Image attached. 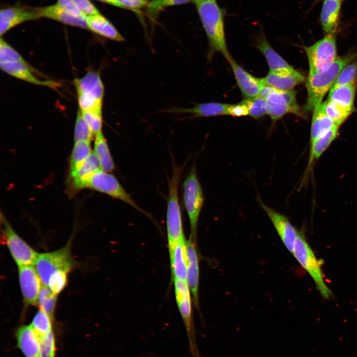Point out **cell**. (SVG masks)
Listing matches in <instances>:
<instances>
[{
  "label": "cell",
  "mask_w": 357,
  "mask_h": 357,
  "mask_svg": "<svg viewBox=\"0 0 357 357\" xmlns=\"http://www.w3.org/2000/svg\"><path fill=\"white\" fill-rule=\"evenodd\" d=\"M185 238L168 247L173 278L186 282L187 257Z\"/></svg>",
  "instance_id": "20"
},
{
  "label": "cell",
  "mask_w": 357,
  "mask_h": 357,
  "mask_svg": "<svg viewBox=\"0 0 357 357\" xmlns=\"http://www.w3.org/2000/svg\"><path fill=\"white\" fill-rule=\"evenodd\" d=\"M80 112L83 119L88 124L93 135L95 136L98 132L102 130L103 123L102 113L91 111Z\"/></svg>",
  "instance_id": "42"
},
{
  "label": "cell",
  "mask_w": 357,
  "mask_h": 357,
  "mask_svg": "<svg viewBox=\"0 0 357 357\" xmlns=\"http://www.w3.org/2000/svg\"><path fill=\"white\" fill-rule=\"evenodd\" d=\"M312 111L310 144L325 135L332 128L339 126L326 115L323 102L316 106Z\"/></svg>",
  "instance_id": "26"
},
{
  "label": "cell",
  "mask_w": 357,
  "mask_h": 357,
  "mask_svg": "<svg viewBox=\"0 0 357 357\" xmlns=\"http://www.w3.org/2000/svg\"><path fill=\"white\" fill-rule=\"evenodd\" d=\"M95 136L93 152L100 162L101 170L111 173L114 170L115 165L102 131L98 132Z\"/></svg>",
  "instance_id": "28"
},
{
  "label": "cell",
  "mask_w": 357,
  "mask_h": 357,
  "mask_svg": "<svg viewBox=\"0 0 357 357\" xmlns=\"http://www.w3.org/2000/svg\"><path fill=\"white\" fill-rule=\"evenodd\" d=\"M93 134L87 123L83 119L80 110L78 112L74 131V142L91 141Z\"/></svg>",
  "instance_id": "37"
},
{
  "label": "cell",
  "mask_w": 357,
  "mask_h": 357,
  "mask_svg": "<svg viewBox=\"0 0 357 357\" xmlns=\"http://www.w3.org/2000/svg\"><path fill=\"white\" fill-rule=\"evenodd\" d=\"M40 18L35 8L19 5L2 8L0 10V35L2 36L18 25Z\"/></svg>",
  "instance_id": "12"
},
{
  "label": "cell",
  "mask_w": 357,
  "mask_h": 357,
  "mask_svg": "<svg viewBox=\"0 0 357 357\" xmlns=\"http://www.w3.org/2000/svg\"><path fill=\"white\" fill-rule=\"evenodd\" d=\"M357 82L331 89L328 99L354 111Z\"/></svg>",
  "instance_id": "30"
},
{
  "label": "cell",
  "mask_w": 357,
  "mask_h": 357,
  "mask_svg": "<svg viewBox=\"0 0 357 357\" xmlns=\"http://www.w3.org/2000/svg\"><path fill=\"white\" fill-rule=\"evenodd\" d=\"M323 103L326 115L340 126L353 113V111L328 99Z\"/></svg>",
  "instance_id": "32"
},
{
  "label": "cell",
  "mask_w": 357,
  "mask_h": 357,
  "mask_svg": "<svg viewBox=\"0 0 357 357\" xmlns=\"http://www.w3.org/2000/svg\"><path fill=\"white\" fill-rule=\"evenodd\" d=\"M258 50L264 56L270 71L294 69L271 46L263 32H261L256 41Z\"/></svg>",
  "instance_id": "25"
},
{
  "label": "cell",
  "mask_w": 357,
  "mask_h": 357,
  "mask_svg": "<svg viewBox=\"0 0 357 357\" xmlns=\"http://www.w3.org/2000/svg\"><path fill=\"white\" fill-rule=\"evenodd\" d=\"M210 0H193V2H194L196 4L202 2L208 1Z\"/></svg>",
  "instance_id": "48"
},
{
  "label": "cell",
  "mask_w": 357,
  "mask_h": 357,
  "mask_svg": "<svg viewBox=\"0 0 357 357\" xmlns=\"http://www.w3.org/2000/svg\"><path fill=\"white\" fill-rule=\"evenodd\" d=\"M261 80L264 84L274 89L289 91L303 82L305 78L299 71L294 68L278 71L270 70Z\"/></svg>",
  "instance_id": "16"
},
{
  "label": "cell",
  "mask_w": 357,
  "mask_h": 357,
  "mask_svg": "<svg viewBox=\"0 0 357 357\" xmlns=\"http://www.w3.org/2000/svg\"><path fill=\"white\" fill-rule=\"evenodd\" d=\"M183 199L189 221L191 231L190 236L195 241L197 226L204 201V196L194 165L183 181Z\"/></svg>",
  "instance_id": "5"
},
{
  "label": "cell",
  "mask_w": 357,
  "mask_h": 357,
  "mask_svg": "<svg viewBox=\"0 0 357 357\" xmlns=\"http://www.w3.org/2000/svg\"><path fill=\"white\" fill-rule=\"evenodd\" d=\"M174 283L175 298L185 328L191 357H200L196 342L189 288L186 281L174 279Z\"/></svg>",
  "instance_id": "6"
},
{
  "label": "cell",
  "mask_w": 357,
  "mask_h": 357,
  "mask_svg": "<svg viewBox=\"0 0 357 357\" xmlns=\"http://www.w3.org/2000/svg\"><path fill=\"white\" fill-rule=\"evenodd\" d=\"M39 339L43 357H56V341L54 332L39 337Z\"/></svg>",
  "instance_id": "43"
},
{
  "label": "cell",
  "mask_w": 357,
  "mask_h": 357,
  "mask_svg": "<svg viewBox=\"0 0 357 357\" xmlns=\"http://www.w3.org/2000/svg\"><path fill=\"white\" fill-rule=\"evenodd\" d=\"M237 85L243 97L250 99L259 96L263 82L252 76L232 58L229 61Z\"/></svg>",
  "instance_id": "14"
},
{
  "label": "cell",
  "mask_w": 357,
  "mask_h": 357,
  "mask_svg": "<svg viewBox=\"0 0 357 357\" xmlns=\"http://www.w3.org/2000/svg\"><path fill=\"white\" fill-rule=\"evenodd\" d=\"M342 1L339 0L323 1L319 21L325 35L337 33Z\"/></svg>",
  "instance_id": "23"
},
{
  "label": "cell",
  "mask_w": 357,
  "mask_h": 357,
  "mask_svg": "<svg viewBox=\"0 0 357 357\" xmlns=\"http://www.w3.org/2000/svg\"><path fill=\"white\" fill-rule=\"evenodd\" d=\"M196 5L210 46L208 56L210 58L213 53L219 52L229 61L232 57L227 45L224 10L219 5L216 0L202 2Z\"/></svg>",
  "instance_id": "1"
},
{
  "label": "cell",
  "mask_w": 357,
  "mask_h": 357,
  "mask_svg": "<svg viewBox=\"0 0 357 357\" xmlns=\"http://www.w3.org/2000/svg\"><path fill=\"white\" fill-rule=\"evenodd\" d=\"M229 104L209 102L198 104L189 108H173L165 112L175 114H190L195 117L228 116Z\"/></svg>",
  "instance_id": "22"
},
{
  "label": "cell",
  "mask_w": 357,
  "mask_h": 357,
  "mask_svg": "<svg viewBox=\"0 0 357 357\" xmlns=\"http://www.w3.org/2000/svg\"><path fill=\"white\" fill-rule=\"evenodd\" d=\"M320 0L324 1V0H315V1H320ZM341 0V1H343L344 0Z\"/></svg>",
  "instance_id": "49"
},
{
  "label": "cell",
  "mask_w": 357,
  "mask_h": 357,
  "mask_svg": "<svg viewBox=\"0 0 357 357\" xmlns=\"http://www.w3.org/2000/svg\"><path fill=\"white\" fill-rule=\"evenodd\" d=\"M100 170V162L93 151L75 176L71 178L73 188L76 190L86 188L92 176Z\"/></svg>",
  "instance_id": "27"
},
{
  "label": "cell",
  "mask_w": 357,
  "mask_h": 357,
  "mask_svg": "<svg viewBox=\"0 0 357 357\" xmlns=\"http://www.w3.org/2000/svg\"><path fill=\"white\" fill-rule=\"evenodd\" d=\"M354 82H357V58L342 69L332 88Z\"/></svg>",
  "instance_id": "36"
},
{
  "label": "cell",
  "mask_w": 357,
  "mask_h": 357,
  "mask_svg": "<svg viewBox=\"0 0 357 357\" xmlns=\"http://www.w3.org/2000/svg\"><path fill=\"white\" fill-rule=\"evenodd\" d=\"M249 115V108L245 100L236 104H230L228 109V116L241 117Z\"/></svg>",
  "instance_id": "45"
},
{
  "label": "cell",
  "mask_w": 357,
  "mask_h": 357,
  "mask_svg": "<svg viewBox=\"0 0 357 357\" xmlns=\"http://www.w3.org/2000/svg\"><path fill=\"white\" fill-rule=\"evenodd\" d=\"M53 320L47 313L40 309L33 317L30 325L38 336L42 337L53 332Z\"/></svg>",
  "instance_id": "33"
},
{
  "label": "cell",
  "mask_w": 357,
  "mask_h": 357,
  "mask_svg": "<svg viewBox=\"0 0 357 357\" xmlns=\"http://www.w3.org/2000/svg\"><path fill=\"white\" fill-rule=\"evenodd\" d=\"M18 278L24 302L28 305L38 303L42 282L35 268L32 265L18 266Z\"/></svg>",
  "instance_id": "13"
},
{
  "label": "cell",
  "mask_w": 357,
  "mask_h": 357,
  "mask_svg": "<svg viewBox=\"0 0 357 357\" xmlns=\"http://www.w3.org/2000/svg\"><path fill=\"white\" fill-rule=\"evenodd\" d=\"M70 243L54 251L38 254L34 265L43 285L47 286L50 276L55 272L61 270L68 273L74 266Z\"/></svg>",
  "instance_id": "7"
},
{
  "label": "cell",
  "mask_w": 357,
  "mask_h": 357,
  "mask_svg": "<svg viewBox=\"0 0 357 357\" xmlns=\"http://www.w3.org/2000/svg\"><path fill=\"white\" fill-rule=\"evenodd\" d=\"M35 8L41 18L50 19L74 27L87 28V16L75 15L57 3Z\"/></svg>",
  "instance_id": "18"
},
{
  "label": "cell",
  "mask_w": 357,
  "mask_h": 357,
  "mask_svg": "<svg viewBox=\"0 0 357 357\" xmlns=\"http://www.w3.org/2000/svg\"><path fill=\"white\" fill-rule=\"evenodd\" d=\"M57 295L53 293L50 288L43 285L41 288L38 303L40 309L47 313L54 319Z\"/></svg>",
  "instance_id": "34"
},
{
  "label": "cell",
  "mask_w": 357,
  "mask_h": 357,
  "mask_svg": "<svg viewBox=\"0 0 357 357\" xmlns=\"http://www.w3.org/2000/svg\"><path fill=\"white\" fill-rule=\"evenodd\" d=\"M249 108V116L254 119H259L267 115L268 103L264 98L257 96L245 99Z\"/></svg>",
  "instance_id": "38"
},
{
  "label": "cell",
  "mask_w": 357,
  "mask_h": 357,
  "mask_svg": "<svg viewBox=\"0 0 357 357\" xmlns=\"http://www.w3.org/2000/svg\"><path fill=\"white\" fill-rule=\"evenodd\" d=\"M195 242L190 236L186 241L187 271L186 282L189 288L195 307H199L198 289L199 282V266L198 256Z\"/></svg>",
  "instance_id": "17"
},
{
  "label": "cell",
  "mask_w": 357,
  "mask_h": 357,
  "mask_svg": "<svg viewBox=\"0 0 357 357\" xmlns=\"http://www.w3.org/2000/svg\"><path fill=\"white\" fill-rule=\"evenodd\" d=\"M0 67L2 70L7 74L27 82L36 85L44 86L52 88H56L59 84L50 80H41L33 74L34 69L27 62H1Z\"/></svg>",
  "instance_id": "19"
},
{
  "label": "cell",
  "mask_w": 357,
  "mask_h": 357,
  "mask_svg": "<svg viewBox=\"0 0 357 357\" xmlns=\"http://www.w3.org/2000/svg\"><path fill=\"white\" fill-rule=\"evenodd\" d=\"M82 13L87 16L100 13L90 0H72Z\"/></svg>",
  "instance_id": "46"
},
{
  "label": "cell",
  "mask_w": 357,
  "mask_h": 357,
  "mask_svg": "<svg viewBox=\"0 0 357 357\" xmlns=\"http://www.w3.org/2000/svg\"><path fill=\"white\" fill-rule=\"evenodd\" d=\"M97 0L115 6V0Z\"/></svg>",
  "instance_id": "47"
},
{
  "label": "cell",
  "mask_w": 357,
  "mask_h": 357,
  "mask_svg": "<svg viewBox=\"0 0 357 357\" xmlns=\"http://www.w3.org/2000/svg\"><path fill=\"white\" fill-rule=\"evenodd\" d=\"M292 254L310 276L321 296L325 299L329 298L332 293L324 282L321 262L317 259L304 235L301 232H298Z\"/></svg>",
  "instance_id": "4"
},
{
  "label": "cell",
  "mask_w": 357,
  "mask_h": 357,
  "mask_svg": "<svg viewBox=\"0 0 357 357\" xmlns=\"http://www.w3.org/2000/svg\"><path fill=\"white\" fill-rule=\"evenodd\" d=\"M337 33L325 35L324 37L309 46L304 47L311 76L324 69L338 58Z\"/></svg>",
  "instance_id": "8"
},
{
  "label": "cell",
  "mask_w": 357,
  "mask_h": 357,
  "mask_svg": "<svg viewBox=\"0 0 357 357\" xmlns=\"http://www.w3.org/2000/svg\"><path fill=\"white\" fill-rule=\"evenodd\" d=\"M357 58V52L349 53L338 58L324 69L308 76L306 82L307 97L304 111H312L322 103L324 96L331 90L342 69Z\"/></svg>",
  "instance_id": "2"
},
{
  "label": "cell",
  "mask_w": 357,
  "mask_h": 357,
  "mask_svg": "<svg viewBox=\"0 0 357 357\" xmlns=\"http://www.w3.org/2000/svg\"><path fill=\"white\" fill-rule=\"evenodd\" d=\"M115 6L137 12L144 7H146L148 0H115Z\"/></svg>",
  "instance_id": "44"
},
{
  "label": "cell",
  "mask_w": 357,
  "mask_h": 357,
  "mask_svg": "<svg viewBox=\"0 0 357 357\" xmlns=\"http://www.w3.org/2000/svg\"><path fill=\"white\" fill-rule=\"evenodd\" d=\"M87 29L94 33L117 42L124 39L115 26L100 13L87 17Z\"/></svg>",
  "instance_id": "24"
},
{
  "label": "cell",
  "mask_w": 357,
  "mask_h": 357,
  "mask_svg": "<svg viewBox=\"0 0 357 357\" xmlns=\"http://www.w3.org/2000/svg\"><path fill=\"white\" fill-rule=\"evenodd\" d=\"M91 141L74 142L69 164L70 177L73 178L91 153Z\"/></svg>",
  "instance_id": "31"
},
{
  "label": "cell",
  "mask_w": 357,
  "mask_h": 357,
  "mask_svg": "<svg viewBox=\"0 0 357 357\" xmlns=\"http://www.w3.org/2000/svg\"><path fill=\"white\" fill-rule=\"evenodd\" d=\"M193 2V0H151L147 7L148 13L153 17L157 16L163 9L171 6L178 5Z\"/></svg>",
  "instance_id": "39"
},
{
  "label": "cell",
  "mask_w": 357,
  "mask_h": 357,
  "mask_svg": "<svg viewBox=\"0 0 357 357\" xmlns=\"http://www.w3.org/2000/svg\"><path fill=\"white\" fill-rule=\"evenodd\" d=\"M339 127V126H335L325 135L310 144L309 158L306 172L310 171L313 163L319 158L337 137Z\"/></svg>",
  "instance_id": "29"
},
{
  "label": "cell",
  "mask_w": 357,
  "mask_h": 357,
  "mask_svg": "<svg viewBox=\"0 0 357 357\" xmlns=\"http://www.w3.org/2000/svg\"><path fill=\"white\" fill-rule=\"evenodd\" d=\"M257 199L260 206L269 218L284 245L292 253L299 231L292 224L287 216L264 204L260 198L258 197Z\"/></svg>",
  "instance_id": "11"
},
{
  "label": "cell",
  "mask_w": 357,
  "mask_h": 357,
  "mask_svg": "<svg viewBox=\"0 0 357 357\" xmlns=\"http://www.w3.org/2000/svg\"><path fill=\"white\" fill-rule=\"evenodd\" d=\"M11 62H27L13 48L1 38L0 41V63Z\"/></svg>",
  "instance_id": "40"
},
{
  "label": "cell",
  "mask_w": 357,
  "mask_h": 357,
  "mask_svg": "<svg viewBox=\"0 0 357 357\" xmlns=\"http://www.w3.org/2000/svg\"><path fill=\"white\" fill-rule=\"evenodd\" d=\"M75 85L77 94L103 102L104 87L99 72H87L82 78L75 80Z\"/></svg>",
  "instance_id": "21"
},
{
  "label": "cell",
  "mask_w": 357,
  "mask_h": 357,
  "mask_svg": "<svg viewBox=\"0 0 357 357\" xmlns=\"http://www.w3.org/2000/svg\"><path fill=\"white\" fill-rule=\"evenodd\" d=\"M1 223L3 242L17 265L18 266L34 265L39 253L14 231L2 214Z\"/></svg>",
  "instance_id": "9"
},
{
  "label": "cell",
  "mask_w": 357,
  "mask_h": 357,
  "mask_svg": "<svg viewBox=\"0 0 357 357\" xmlns=\"http://www.w3.org/2000/svg\"><path fill=\"white\" fill-rule=\"evenodd\" d=\"M184 165L173 167L172 177L169 180L166 225L168 247L185 238L182 219L178 199V185Z\"/></svg>",
  "instance_id": "3"
},
{
  "label": "cell",
  "mask_w": 357,
  "mask_h": 357,
  "mask_svg": "<svg viewBox=\"0 0 357 357\" xmlns=\"http://www.w3.org/2000/svg\"><path fill=\"white\" fill-rule=\"evenodd\" d=\"M268 105L267 115L273 122L277 121L288 114H294L300 117L304 116L303 111L300 107L296 108L283 104H268Z\"/></svg>",
  "instance_id": "35"
},
{
  "label": "cell",
  "mask_w": 357,
  "mask_h": 357,
  "mask_svg": "<svg viewBox=\"0 0 357 357\" xmlns=\"http://www.w3.org/2000/svg\"><path fill=\"white\" fill-rule=\"evenodd\" d=\"M16 347L24 357H43L38 335L31 325H23L15 331Z\"/></svg>",
  "instance_id": "15"
},
{
  "label": "cell",
  "mask_w": 357,
  "mask_h": 357,
  "mask_svg": "<svg viewBox=\"0 0 357 357\" xmlns=\"http://www.w3.org/2000/svg\"><path fill=\"white\" fill-rule=\"evenodd\" d=\"M87 187L123 201L149 216L147 213L136 203L130 194L124 189L117 178L111 173L102 170L97 171L92 176Z\"/></svg>",
  "instance_id": "10"
},
{
  "label": "cell",
  "mask_w": 357,
  "mask_h": 357,
  "mask_svg": "<svg viewBox=\"0 0 357 357\" xmlns=\"http://www.w3.org/2000/svg\"><path fill=\"white\" fill-rule=\"evenodd\" d=\"M67 274L65 271L59 270L50 276L47 286L55 295L60 294L66 286Z\"/></svg>",
  "instance_id": "41"
}]
</instances>
